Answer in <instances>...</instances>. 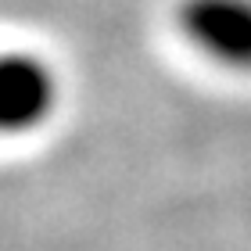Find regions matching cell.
Wrapping results in <instances>:
<instances>
[{"instance_id":"cell-1","label":"cell","mask_w":251,"mask_h":251,"mask_svg":"<svg viewBox=\"0 0 251 251\" xmlns=\"http://www.w3.org/2000/svg\"><path fill=\"white\" fill-rule=\"evenodd\" d=\"M179 25L219 65L251 68V0H183Z\"/></svg>"},{"instance_id":"cell-2","label":"cell","mask_w":251,"mask_h":251,"mask_svg":"<svg viewBox=\"0 0 251 251\" xmlns=\"http://www.w3.org/2000/svg\"><path fill=\"white\" fill-rule=\"evenodd\" d=\"M54 108V75L50 68L29 58V54H11L0 75V115L11 133L36 126Z\"/></svg>"}]
</instances>
